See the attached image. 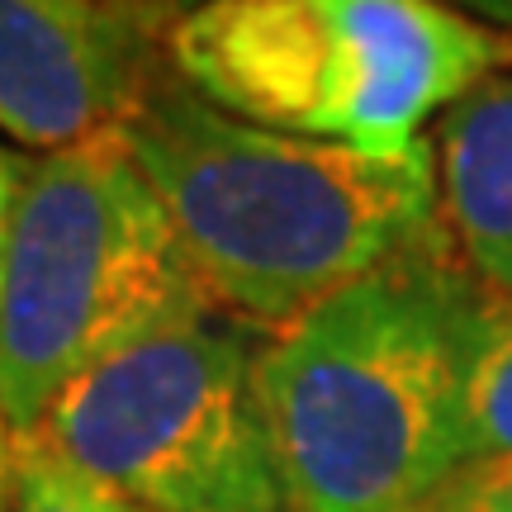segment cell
Wrapping results in <instances>:
<instances>
[{"instance_id": "6da1fadb", "label": "cell", "mask_w": 512, "mask_h": 512, "mask_svg": "<svg viewBox=\"0 0 512 512\" xmlns=\"http://www.w3.org/2000/svg\"><path fill=\"white\" fill-rule=\"evenodd\" d=\"M119 133L162 195L214 309L261 337L441 223L432 138L403 157L290 138L209 105L176 67Z\"/></svg>"}, {"instance_id": "7a4b0ae2", "label": "cell", "mask_w": 512, "mask_h": 512, "mask_svg": "<svg viewBox=\"0 0 512 512\" xmlns=\"http://www.w3.org/2000/svg\"><path fill=\"white\" fill-rule=\"evenodd\" d=\"M479 309L484 290L437 223L261 337L256 394L294 512H399L470 465L465 356Z\"/></svg>"}, {"instance_id": "3957f363", "label": "cell", "mask_w": 512, "mask_h": 512, "mask_svg": "<svg viewBox=\"0 0 512 512\" xmlns=\"http://www.w3.org/2000/svg\"><path fill=\"white\" fill-rule=\"evenodd\" d=\"M171 67L247 124L403 157L432 114L512 76V38L441 0H204L171 29Z\"/></svg>"}, {"instance_id": "277c9868", "label": "cell", "mask_w": 512, "mask_h": 512, "mask_svg": "<svg viewBox=\"0 0 512 512\" xmlns=\"http://www.w3.org/2000/svg\"><path fill=\"white\" fill-rule=\"evenodd\" d=\"M200 313L219 309L119 128L29 152L0 294V418L15 437H34L76 375Z\"/></svg>"}, {"instance_id": "5b68a950", "label": "cell", "mask_w": 512, "mask_h": 512, "mask_svg": "<svg viewBox=\"0 0 512 512\" xmlns=\"http://www.w3.org/2000/svg\"><path fill=\"white\" fill-rule=\"evenodd\" d=\"M261 332L200 313L76 375L34 437L143 512H294L256 394Z\"/></svg>"}, {"instance_id": "8992f818", "label": "cell", "mask_w": 512, "mask_h": 512, "mask_svg": "<svg viewBox=\"0 0 512 512\" xmlns=\"http://www.w3.org/2000/svg\"><path fill=\"white\" fill-rule=\"evenodd\" d=\"M176 19L152 0H0V133L57 152L119 128L171 72Z\"/></svg>"}, {"instance_id": "52a82bcc", "label": "cell", "mask_w": 512, "mask_h": 512, "mask_svg": "<svg viewBox=\"0 0 512 512\" xmlns=\"http://www.w3.org/2000/svg\"><path fill=\"white\" fill-rule=\"evenodd\" d=\"M441 228L489 299H512V76H494L432 133Z\"/></svg>"}, {"instance_id": "ba28073f", "label": "cell", "mask_w": 512, "mask_h": 512, "mask_svg": "<svg viewBox=\"0 0 512 512\" xmlns=\"http://www.w3.org/2000/svg\"><path fill=\"white\" fill-rule=\"evenodd\" d=\"M465 456L470 465L512 460V299L479 309L465 356Z\"/></svg>"}, {"instance_id": "9c48e42d", "label": "cell", "mask_w": 512, "mask_h": 512, "mask_svg": "<svg viewBox=\"0 0 512 512\" xmlns=\"http://www.w3.org/2000/svg\"><path fill=\"white\" fill-rule=\"evenodd\" d=\"M15 512H143L128 498L100 489L67 460L43 451L38 441H19V503Z\"/></svg>"}, {"instance_id": "30bf717a", "label": "cell", "mask_w": 512, "mask_h": 512, "mask_svg": "<svg viewBox=\"0 0 512 512\" xmlns=\"http://www.w3.org/2000/svg\"><path fill=\"white\" fill-rule=\"evenodd\" d=\"M437 498L446 512H512V460L465 465Z\"/></svg>"}, {"instance_id": "8fae6325", "label": "cell", "mask_w": 512, "mask_h": 512, "mask_svg": "<svg viewBox=\"0 0 512 512\" xmlns=\"http://www.w3.org/2000/svg\"><path fill=\"white\" fill-rule=\"evenodd\" d=\"M24 162L29 152H10L0 143V252H5V233H10V214L19 200V181H24Z\"/></svg>"}, {"instance_id": "7c38bea8", "label": "cell", "mask_w": 512, "mask_h": 512, "mask_svg": "<svg viewBox=\"0 0 512 512\" xmlns=\"http://www.w3.org/2000/svg\"><path fill=\"white\" fill-rule=\"evenodd\" d=\"M19 503V437L0 418V512H15Z\"/></svg>"}, {"instance_id": "4fadbf2b", "label": "cell", "mask_w": 512, "mask_h": 512, "mask_svg": "<svg viewBox=\"0 0 512 512\" xmlns=\"http://www.w3.org/2000/svg\"><path fill=\"white\" fill-rule=\"evenodd\" d=\"M441 5H451V10L470 15L484 29H498V34L512 38V0H441Z\"/></svg>"}, {"instance_id": "5bb4252c", "label": "cell", "mask_w": 512, "mask_h": 512, "mask_svg": "<svg viewBox=\"0 0 512 512\" xmlns=\"http://www.w3.org/2000/svg\"><path fill=\"white\" fill-rule=\"evenodd\" d=\"M152 5H166V10H195V5H204V0H152Z\"/></svg>"}, {"instance_id": "9a60e30c", "label": "cell", "mask_w": 512, "mask_h": 512, "mask_svg": "<svg viewBox=\"0 0 512 512\" xmlns=\"http://www.w3.org/2000/svg\"><path fill=\"white\" fill-rule=\"evenodd\" d=\"M399 512H446V503L432 498V503H413V508H399Z\"/></svg>"}, {"instance_id": "2e32d148", "label": "cell", "mask_w": 512, "mask_h": 512, "mask_svg": "<svg viewBox=\"0 0 512 512\" xmlns=\"http://www.w3.org/2000/svg\"><path fill=\"white\" fill-rule=\"evenodd\" d=\"M0 294H5V252H0Z\"/></svg>"}]
</instances>
